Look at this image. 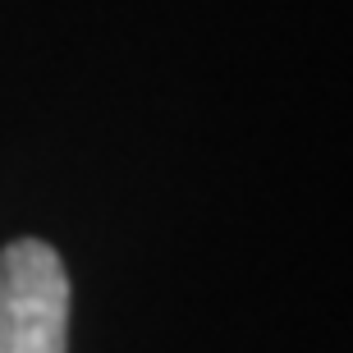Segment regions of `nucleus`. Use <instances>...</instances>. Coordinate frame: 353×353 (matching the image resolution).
Wrapping results in <instances>:
<instances>
[{
    "label": "nucleus",
    "mask_w": 353,
    "mask_h": 353,
    "mask_svg": "<svg viewBox=\"0 0 353 353\" xmlns=\"http://www.w3.org/2000/svg\"><path fill=\"white\" fill-rule=\"evenodd\" d=\"M69 275L41 239H14L0 252V353H65Z\"/></svg>",
    "instance_id": "1"
}]
</instances>
